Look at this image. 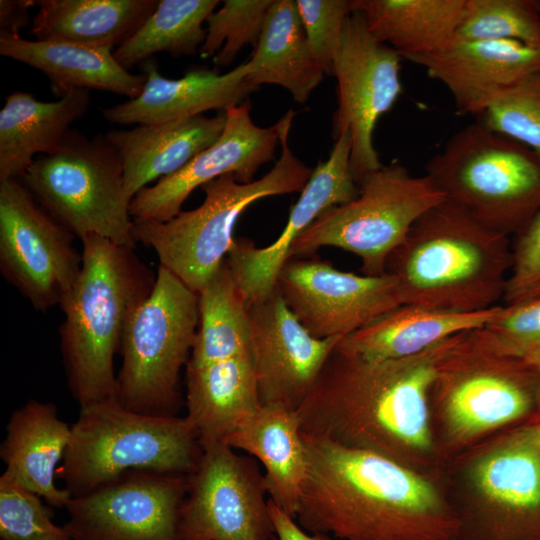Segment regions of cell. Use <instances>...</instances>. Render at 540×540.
<instances>
[{
    "label": "cell",
    "mask_w": 540,
    "mask_h": 540,
    "mask_svg": "<svg viewBox=\"0 0 540 540\" xmlns=\"http://www.w3.org/2000/svg\"><path fill=\"white\" fill-rule=\"evenodd\" d=\"M461 334L397 359H366L337 344L297 410L302 433L376 453L437 483L446 462L432 438L428 391Z\"/></svg>",
    "instance_id": "cell-1"
},
{
    "label": "cell",
    "mask_w": 540,
    "mask_h": 540,
    "mask_svg": "<svg viewBox=\"0 0 540 540\" xmlns=\"http://www.w3.org/2000/svg\"><path fill=\"white\" fill-rule=\"evenodd\" d=\"M302 437L295 519L305 531L339 540L454 539L457 521L435 481L373 452Z\"/></svg>",
    "instance_id": "cell-2"
},
{
    "label": "cell",
    "mask_w": 540,
    "mask_h": 540,
    "mask_svg": "<svg viewBox=\"0 0 540 540\" xmlns=\"http://www.w3.org/2000/svg\"><path fill=\"white\" fill-rule=\"evenodd\" d=\"M429 422L447 462L486 438L540 420V372L485 327L462 333L438 363Z\"/></svg>",
    "instance_id": "cell-3"
},
{
    "label": "cell",
    "mask_w": 540,
    "mask_h": 540,
    "mask_svg": "<svg viewBox=\"0 0 540 540\" xmlns=\"http://www.w3.org/2000/svg\"><path fill=\"white\" fill-rule=\"evenodd\" d=\"M511 264L510 237L444 200L414 223L386 272L396 279L403 304L470 313L499 305Z\"/></svg>",
    "instance_id": "cell-4"
},
{
    "label": "cell",
    "mask_w": 540,
    "mask_h": 540,
    "mask_svg": "<svg viewBox=\"0 0 540 540\" xmlns=\"http://www.w3.org/2000/svg\"><path fill=\"white\" fill-rule=\"evenodd\" d=\"M81 242L80 274L59 305L65 316L59 328L64 369L80 407L116 398L114 356L156 281L133 248L96 235Z\"/></svg>",
    "instance_id": "cell-5"
},
{
    "label": "cell",
    "mask_w": 540,
    "mask_h": 540,
    "mask_svg": "<svg viewBox=\"0 0 540 540\" xmlns=\"http://www.w3.org/2000/svg\"><path fill=\"white\" fill-rule=\"evenodd\" d=\"M437 484L457 521L453 540H540V420L448 460Z\"/></svg>",
    "instance_id": "cell-6"
},
{
    "label": "cell",
    "mask_w": 540,
    "mask_h": 540,
    "mask_svg": "<svg viewBox=\"0 0 540 540\" xmlns=\"http://www.w3.org/2000/svg\"><path fill=\"white\" fill-rule=\"evenodd\" d=\"M294 116L289 110L277 121L281 154L268 173L250 183L232 173L216 178L201 187L205 198L197 208L168 221L133 219L136 243L152 248L161 266L199 293L225 262L242 212L260 199L301 192L310 179L313 169L289 146Z\"/></svg>",
    "instance_id": "cell-7"
},
{
    "label": "cell",
    "mask_w": 540,
    "mask_h": 540,
    "mask_svg": "<svg viewBox=\"0 0 540 540\" xmlns=\"http://www.w3.org/2000/svg\"><path fill=\"white\" fill-rule=\"evenodd\" d=\"M201 450L186 416L146 415L111 398L80 407L57 476L80 496L129 471L190 475Z\"/></svg>",
    "instance_id": "cell-8"
},
{
    "label": "cell",
    "mask_w": 540,
    "mask_h": 540,
    "mask_svg": "<svg viewBox=\"0 0 540 540\" xmlns=\"http://www.w3.org/2000/svg\"><path fill=\"white\" fill-rule=\"evenodd\" d=\"M425 171L446 200L507 237L540 212V159L478 120L452 134Z\"/></svg>",
    "instance_id": "cell-9"
},
{
    "label": "cell",
    "mask_w": 540,
    "mask_h": 540,
    "mask_svg": "<svg viewBox=\"0 0 540 540\" xmlns=\"http://www.w3.org/2000/svg\"><path fill=\"white\" fill-rule=\"evenodd\" d=\"M37 202L80 240L89 235L135 248L131 199L118 151L105 134L71 129L59 148L36 157L21 177Z\"/></svg>",
    "instance_id": "cell-10"
},
{
    "label": "cell",
    "mask_w": 540,
    "mask_h": 540,
    "mask_svg": "<svg viewBox=\"0 0 540 540\" xmlns=\"http://www.w3.org/2000/svg\"><path fill=\"white\" fill-rule=\"evenodd\" d=\"M198 324V293L159 265L153 290L122 339L116 398L124 407L146 415H177L180 372L189 362Z\"/></svg>",
    "instance_id": "cell-11"
},
{
    "label": "cell",
    "mask_w": 540,
    "mask_h": 540,
    "mask_svg": "<svg viewBox=\"0 0 540 540\" xmlns=\"http://www.w3.org/2000/svg\"><path fill=\"white\" fill-rule=\"evenodd\" d=\"M358 187L353 200L325 210L296 238L289 259L331 246L358 256L364 275L385 274L389 256L414 223L446 200L427 175H412L399 162L382 165Z\"/></svg>",
    "instance_id": "cell-12"
},
{
    "label": "cell",
    "mask_w": 540,
    "mask_h": 540,
    "mask_svg": "<svg viewBox=\"0 0 540 540\" xmlns=\"http://www.w3.org/2000/svg\"><path fill=\"white\" fill-rule=\"evenodd\" d=\"M74 237L21 179L0 182V271L36 310L60 305L76 283L82 255Z\"/></svg>",
    "instance_id": "cell-13"
},
{
    "label": "cell",
    "mask_w": 540,
    "mask_h": 540,
    "mask_svg": "<svg viewBox=\"0 0 540 540\" xmlns=\"http://www.w3.org/2000/svg\"><path fill=\"white\" fill-rule=\"evenodd\" d=\"M200 443L181 509L180 540H270L275 531L256 462L224 442Z\"/></svg>",
    "instance_id": "cell-14"
},
{
    "label": "cell",
    "mask_w": 540,
    "mask_h": 540,
    "mask_svg": "<svg viewBox=\"0 0 540 540\" xmlns=\"http://www.w3.org/2000/svg\"><path fill=\"white\" fill-rule=\"evenodd\" d=\"M401 59L370 32L363 14L352 10L335 63L337 109L332 118V137L336 140L342 132H349L351 169L357 184L383 165L373 135L380 117L402 93Z\"/></svg>",
    "instance_id": "cell-15"
},
{
    "label": "cell",
    "mask_w": 540,
    "mask_h": 540,
    "mask_svg": "<svg viewBox=\"0 0 540 540\" xmlns=\"http://www.w3.org/2000/svg\"><path fill=\"white\" fill-rule=\"evenodd\" d=\"M189 475L129 471L71 497L64 528L72 540H180Z\"/></svg>",
    "instance_id": "cell-16"
},
{
    "label": "cell",
    "mask_w": 540,
    "mask_h": 540,
    "mask_svg": "<svg viewBox=\"0 0 540 540\" xmlns=\"http://www.w3.org/2000/svg\"><path fill=\"white\" fill-rule=\"evenodd\" d=\"M276 289L311 335L346 336L403 304L389 273L358 275L317 257H293L281 268Z\"/></svg>",
    "instance_id": "cell-17"
},
{
    "label": "cell",
    "mask_w": 540,
    "mask_h": 540,
    "mask_svg": "<svg viewBox=\"0 0 540 540\" xmlns=\"http://www.w3.org/2000/svg\"><path fill=\"white\" fill-rule=\"evenodd\" d=\"M250 356L260 406L297 411L344 336L318 339L300 323L277 289L247 305Z\"/></svg>",
    "instance_id": "cell-18"
},
{
    "label": "cell",
    "mask_w": 540,
    "mask_h": 540,
    "mask_svg": "<svg viewBox=\"0 0 540 540\" xmlns=\"http://www.w3.org/2000/svg\"><path fill=\"white\" fill-rule=\"evenodd\" d=\"M250 103L225 111L226 124L217 141L198 153L176 173L140 190L130 204L133 219L168 221L198 187L225 174L240 183L254 181L258 170L275 157L279 124L264 128L250 116Z\"/></svg>",
    "instance_id": "cell-19"
},
{
    "label": "cell",
    "mask_w": 540,
    "mask_h": 540,
    "mask_svg": "<svg viewBox=\"0 0 540 540\" xmlns=\"http://www.w3.org/2000/svg\"><path fill=\"white\" fill-rule=\"evenodd\" d=\"M351 136L342 132L334 140L328 158L319 162L292 206L277 239L257 247L247 238H235L226 263L247 305L262 300L276 289L293 242L325 210L353 200L359 191L351 169Z\"/></svg>",
    "instance_id": "cell-20"
},
{
    "label": "cell",
    "mask_w": 540,
    "mask_h": 540,
    "mask_svg": "<svg viewBox=\"0 0 540 540\" xmlns=\"http://www.w3.org/2000/svg\"><path fill=\"white\" fill-rule=\"evenodd\" d=\"M406 60L448 89L457 115L479 116L503 90L540 71V48L456 35L439 50Z\"/></svg>",
    "instance_id": "cell-21"
},
{
    "label": "cell",
    "mask_w": 540,
    "mask_h": 540,
    "mask_svg": "<svg viewBox=\"0 0 540 540\" xmlns=\"http://www.w3.org/2000/svg\"><path fill=\"white\" fill-rule=\"evenodd\" d=\"M146 82L141 94L102 109L103 117L121 125L164 123L204 115L211 110H226L242 104L253 91L246 78L249 62L226 73L206 66H194L179 79L162 76L152 58L143 63Z\"/></svg>",
    "instance_id": "cell-22"
},
{
    "label": "cell",
    "mask_w": 540,
    "mask_h": 540,
    "mask_svg": "<svg viewBox=\"0 0 540 540\" xmlns=\"http://www.w3.org/2000/svg\"><path fill=\"white\" fill-rule=\"evenodd\" d=\"M226 124V113L198 115L164 123L110 130L105 136L122 161L125 191L132 200L155 179L170 176L214 144Z\"/></svg>",
    "instance_id": "cell-23"
},
{
    "label": "cell",
    "mask_w": 540,
    "mask_h": 540,
    "mask_svg": "<svg viewBox=\"0 0 540 540\" xmlns=\"http://www.w3.org/2000/svg\"><path fill=\"white\" fill-rule=\"evenodd\" d=\"M0 54L43 72L57 97L76 90H99L133 99L145 85L146 76L121 66L108 48L61 41L27 40L0 32Z\"/></svg>",
    "instance_id": "cell-24"
},
{
    "label": "cell",
    "mask_w": 540,
    "mask_h": 540,
    "mask_svg": "<svg viewBox=\"0 0 540 540\" xmlns=\"http://www.w3.org/2000/svg\"><path fill=\"white\" fill-rule=\"evenodd\" d=\"M71 436V426L58 417L56 406L35 399L13 411L0 445L5 470L45 500L48 506L65 507L72 497L58 488L55 477Z\"/></svg>",
    "instance_id": "cell-25"
},
{
    "label": "cell",
    "mask_w": 540,
    "mask_h": 540,
    "mask_svg": "<svg viewBox=\"0 0 540 540\" xmlns=\"http://www.w3.org/2000/svg\"><path fill=\"white\" fill-rule=\"evenodd\" d=\"M90 91L72 90L54 101L15 91L0 111V182L21 179L36 155L55 152L90 106Z\"/></svg>",
    "instance_id": "cell-26"
},
{
    "label": "cell",
    "mask_w": 540,
    "mask_h": 540,
    "mask_svg": "<svg viewBox=\"0 0 540 540\" xmlns=\"http://www.w3.org/2000/svg\"><path fill=\"white\" fill-rule=\"evenodd\" d=\"M502 306L461 313L401 304L342 337L338 346L366 359L410 357L450 337L484 327Z\"/></svg>",
    "instance_id": "cell-27"
},
{
    "label": "cell",
    "mask_w": 540,
    "mask_h": 540,
    "mask_svg": "<svg viewBox=\"0 0 540 540\" xmlns=\"http://www.w3.org/2000/svg\"><path fill=\"white\" fill-rule=\"evenodd\" d=\"M247 452L263 465L267 494L296 518L306 454L297 411L280 405L260 406L224 442Z\"/></svg>",
    "instance_id": "cell-28"
},
{
    "label": "cell",
    "mask_w": 540,
    "mask_h": 540,
    "mask_svg": "<svg viewBox=\"0 0 540 540\" xmlns=\"http://www.w3.org/2000/svg\"><path fill=\"white\" fill-rule=\"evenodd\" d=\"M259 407L250 354L186 366V417L200 441L225 442Z\"/></svg>",
    "instance_id": "cell-29"
},
{
    "label": "cell",
    "mask_w": 540,
    "mask_h": 540,
    "mask_svg": "<svg viewBox=\"0 0 540 540\" xmlns=\"http://www.w3.org/2000/svg\"><path fill=\"white\" fill-rule=\"evenodd\" d=\"M159 0H41L32 20L39 41L113 49L130 38Z\"/></svg>",
    "instance_id": "cell-30"
},
{
    "label": "cell",
    "mask_w": 540,
    "mask_h": 540,
    "mask_svg": "<svg viewBox=\"0 0 540 540\" xmlns=\"http://www.w3.org/2000/svg\"><path fill=\"white\" fill-rule=\"evenodd\" d=\"M247 82L285 88L304 104L325 75L308 44L294 0H273L259 41L248 60Z\"/></svg>",
    "instance_id": "cell-31"
},
{
    "label": "cell",
    "mask_w": 540,
    "mask_h": 540,
    "mask_svg": "<svg viewBox=\"0 0 540 540\" xmlns=\"http://www.w3.org/2000/svg\"><path fill=\"white\" fill-rule=\"evenodd\" d=\"M466 0H352L368 29L402 58L435 52L456 35Z\"/></svg>",
    "instance_id": "cell-32"
},
{
    "label": "cell",
    "mask_w": 540,
    "mask_h": 540,
    "mask_svg": "<svg viewBox=\"0 0 540 540\" xmlns=\"http://www.w3.org/2000/svg\"><path fill=\"white\" fill-rule=\"evenodd\" d=\"M198 297L199 324L187 366L250 354L247 302L226 260Z\"/></svg>",
    "instance_id": "cell-33"
},
{
    "label": "cell",
    "mask_w": 540,
    "mask_h": 540,
    "mask_svg": "<svg viewBox=\"0 0 540 540\" xmlns=\"http://www.w3.org/2000/svg\"><path fill=\"white\" fill-rule=\"evenodd\" d=\"M218 0H159L155 11L141 27L114 51L125 69L166 52L173 57L193 56L206 37L203 28Z\"/></svg>",
    "instance_id": "cell-34"
},
{
    "label": "cell",
    "mask_w": 540,
    "mask_h": 540,
    "mask_svg": "<svg viewBox=\"0 0 540 540\" xmlns=\"http://www.w3.org/2000/svg\"><path fill=\"white\" fill-rule=\"evenodd\" d=\"M457 36L540 48V10L536 0H466Z\"/></svg>",
    "instance_id": "cell-35"
},
{
    "label": "cell",
    "mask_w": 540,
    "mask_h": 540,
    "mask_svg": "<svg viewBox=\"0 0 540 540\" xmlns=\"http://www.w3.org/2000/svg\"><path fill=\"white\" fill-rule=\"evenodd\" d=\"M273 0H225L207 18L201 58L213 57L217 68L228 67L246 46L256 47Z\"/></svg>",
    "instance_id": "cell-36"
},
{
    "label": "cell",
    "mask_w": 540,
    "mask_h": 540,
    "mask_svg": "<svg viewBox=\"0 0 540 540\" xmlns=\"http://www.w3.org/2000/svg\"><path fill=\"white\" fill-rule=\"evenodd\" d=\"M477 117L484 126L521 143L540 159V71L503 90Z\"/></svg>",
    "instance_id": "cell-37"
},
{
    "label": "cell",
    "mask_w": 540,
    "mask_h": 540,
    "mask_svg": "<svg viewBox=\"0 0 540 540\" xmlns=\"http://www.w3.org/2000/svg\"><path fill=\"white\" fill-rule=\"evenodd\" d=\"M1 540H72L42 498L6 471L0 476Z\"/></svg>",
    "instance_id": "cell-38"
},
{
    "label": "cell",
    "mask_w": 540,
    "mask_h": 540,
    "mask_svg": "<svg viewBox=\"0 0 540 540\" xmlns=\"http://www.w3.org/2000/svg\"><path fill=\"white\" fill-rule=\"evenodd\" d=\"M311 51L327 76H334L352 0H296Z\"/></svg>",
    "instance_id": "cell-39"
},
{
    "label": "cell",
    "mask_w": 540,
    "mask_h": 540,
    "mask_svg": "<svg viewBox=\"0 0 540 540\" xmlns=\"http://www.w3.org/2000/svg\"><path fill=\"white\" fill-rule=\"evenodd\" d=\"M513 237L503 305L540 299V212Z\"/></svg>",
    "instance_id": "cell-40"
},
{
    "label": "cell",
    "mask_w": 540,
    "mask_h": 540,
    "mask_svg": "<svg viewBox=\"0 0 540 540\" xmlns=\"http://www.w3.org/2000/svg\"><path fill=\"white\" fill-rule=\"evenodd\" d=\"M484 327L511 351L524 357L540 346V299L503 305L499 314Z\"/></svg>",
    "instance_id": "cell-41"
},
{
    "label": "cell",
    "mask_w": 540,
    "mask_h": 540,
    "mask_svg": "<svg viewBox=\"0 0 540 540\" xmlns=\"http://www.w3.org/2000/svg\"><path fill=\"white\" fill-rule=\"evenodd\" d=\"M268 508L278 540H333L329 535L307 533L296 523L295 518L270 499H268Z\"/></svg>",
    "instance_id": "cell-42"
},
{
    "label": "cell",
    "mask_w": 540,
    "mask_h": 540,
    "mask_svg": "<svg viewBox=\"0 0 540 540\" xmlns=\"http://www.w3.org/2000/svg\"><path fill=\"white\" fill-rule=\"evenodd\" d=\"M38 5L34 0H1L0 1V32L19 35L30 20L29 10Z\"/></svg>",
    "instance_id": "cell-43"
},
{
    "label": "cell",
    "mask_w": 540,
    "mask_h": 540,
    "mask_svg": "<svg viewBox=\"0 0 540 540\" xmlns=\"http://www.w3.org/2000/svg\"><path fill=\"white\" fill-rule=\"evenodd\" d=\"M524 358H526L540 372V346L528 351L524 355Z\"/></svg>",
    "instance_id": "cell-44"
},
{
    "label": "cell",
    "mask_w": 540,
    "mask_h": 540,
    "mask_svg": "<svg viewBox=\"0 0 540 540\" xmlns=\"http://www.w3.org/2000/svg\"><path fill=\"white\" fill-rule=\"evenodd\" d=\"M536 3H537V6H538V8L540 10V0H536Z\"/></svg>",
    "instance_id": "cell-45"
}]
</instances>
